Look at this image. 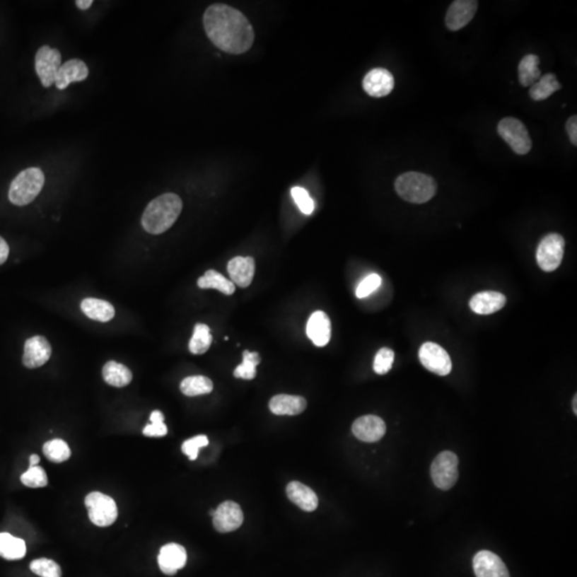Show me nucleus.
Wrapping results in <instances>:
<instances>
[{"label": "nucleus", "mask_w": 577, "mask_h": 577, "mask_svg": "<svg viewBox=\"0 0 577 577\" xmlns=\"http://www.w3.org/2000/svg\"><path fill=\"white\" fill-rule=\"evenodd\" d=\"M572 407H573V412H574L575 415H577V396H576V395H575L574 399H573Z\"/></svg>", "instance_id": "obj_45"}, {"label": "nucleus", "mask_w": 577, "mask_h": 577, "mask_svg": "<svg viewBox=\"0 0 577 577\" xmlns=\"http://www.w3.org/2000/svg\"><path fill=\"white\" fill-rule=\"evenodd\" d=\"M103 378L110 386L124 387L133 380V373L122 363L108 361L103 368Z\"/></svg>", "instance_id": "obj_26"}, {"label": "nucleus", "mask_w": 577, "mask_h": 577, "mask_svg": "<svg viewBox=\"0 0 577 577\" xmlns=\"http://www.w3.org/2000/svg\"><path fill=\"white\" fill-rule=\"evenodd\" d=\"M286 495L292 503L306 512L315 511L319 505L317 494L309 486L298 481H292L291 484H288Z\"/></svg>", "instance_id": "obj_22"}, {"label": "nucleus", "mask_w": 577, "mask_h": 577, "mask_svg": "<svg viewBox=\"0 0 577 577\" xmlns=\"http://www.w3.org/2000/svg\"><path fill=\"white\" fill-rule=\"evenodd\" d=\"M89 75V69L85 62L79 59H71L60 66L56 75L55 83L58 90H64L71 83L83 81Z\"/></svg>", "instance_id": "obj_20"}, {"label": "nucleus", "mask_w": 577, "mask_h": 577, "mask_svg": "<svg viewBox=\"0 0 577 577\" xmlns=\"http://www.w3.org/2000/svg\"><path fill=\"white\" fill-rule=\"evenodd\" d=\"M181 392L187 397L202 396L212 392L213 382L204 375L188 376L182 380Z\"/></svg>", "instance_id": "obj_30"}, {"label": "nucleus", "mask_w": 577, "mask_h": 577, "mask_svg": "<svg viewBox=\"0 0 577 577\" xmlns=\"http://www.w3.org/2000/svg\"><path fill=\"white\" fill-rule=\"evenodd\" d=\"M52 346L45 337H31L25 342L23 363L29 369L42 367L51 359Z\"/></svg>", "instance_id": "obj_13"}, {"label": "nucleus", "mask_w": 577, "mask_h": 577, "mask_svg": "<svg viewBox=\"0 0 577 577\" xmlns=\"http://www.w3.org/2000/svg\"><path fill=\"white\" fill-rule=\"evenodd\" d=\"M476 0H457L451 4L446 14V26L449 30L457 31L464 28L474 18L478 9Z\"/></svg>", "instance_id": "obj_16"}, {"label": "nucleus", "mask_w": 577, "mask_h": 577, "mask_svg": "<svg viewBox=\"0 0 577 577\" xmlns=\"http://www.w3.org/2000/svg\"><path fill=\"white\" fill-rule=\"evenodd\" d=\"M459 459L451 451H443L433 461L431 465V476L433 482L438 489L448 491L457 484L459 478Z\"/></svg>", "instance_id": "obj_6"}, {"label": "nucleus", "mask_w": 577, "mask_h": 577, "mask_svg": "<svg viewBox=\"0 0 577 577\" xmlns=\"http://www.w3.org/2000/svg\"><path fill=\"white\" fill-rule=\"evenodd\" d=\"M40 463V457L37 455H31L30 457H29V467H33V466H37Z\"/></svg>", "instance_id": "obj_44"}, {"label": "nucleus", "mask_w": 577, "mask_h": 577, "mask_svg": "<svg viewBox=\"0 0 577 577\" xmlns=\"http://www.w3.org/2000/svg\"><path fill=\"white\" fill-rule=\"evenodd\" d=\"M291 195L294 202L304 214H313V210H315V202L309 196L308 192L305 188L296 186L291 190Z\"/></svg>", "instance_id": "obj_38"}, {"label": "nucleus", "mask_w": 577, "mask_h": 577, "mask_svg": "<svg viewBox=\"0 0 577 577\" xmlns=\"http://www.w3.org/2000/svg\"><path fill=\"white\" fill-rule=\"evenodd\" d=\"M85 505L88 509L90 520L96 526H110L118 518L116 501L103 493H90L86 497Z\"/></svg>", "instance_id": "obj_5"}, {"label": "nucleus", "mask_w": 577, "mask_h": 577, "mask_svg": "<svg viewBox=\"0 0 577 577\" xmlns=\"http://www.w3.org/2000/svg\"><path fill=\"white\" fill-rule=\"evenodd\" d=\"M92 4H93L92 0H76V1H75V5H76L81 10L89 9V8L91 7Z\"/></svg>", "instance_id": "obj_43"}, {"label": "nucleus", "mask_w": 577, "mask_h": 577, "mask_svg": "<svg viewBox=\"0 0 577 577\" xmlns=\"http://www.w3.org/2000/svg\"><path fill=\"white\" fill-rule=\"evenodd\" d=\"M62 66V54L56 48L42 46L35 55V72L45 88L55 83L56 75Z\"/></svg>", "instance_id": "obj_9"}, {"label": "nucleus", "mask_w": 577, "mask_h": 577, "mask_svg": "<svg viewBox=\"0 0 577 577\" xmlns=\"http://www.w3.org/2000/svg\"><path fill=\"white\" fill-rule=\"evenodd\" d=\"M507 298L496 291H484L477 293L470 301V307L477 315H492L505 307Z\"/></svg>", "instance_id": "obj_21"}, {"label": "nucleus", "mask_w": 577, "mask_h": 577, "mask_svg": "<svg viewBox=\"0 0 577 577\" xmlns=\"http://www.w3.org/2000/svg\"><path fill=\"white\" fill-rule=\"evenodd\" d=\"M419 359L426 369L440 376L448 375L453 369V363L447 351L434 342L422 344Z\"/></svg>", "instance_id": "obj_10"}, {"label": "nucleus", "mask_w": 577, "mask_h": 577, "mask_svg": "<svg viewBox=\"0 0 577 577\" xmlns=\"http://www.w3.org/2000/svg\"><path fill=\"white\" fill-rule=\"evenodd\" d=\"M260 361L261 357L259 353L244 351L243 363L235 368L233 372L234 376L238 378H244V380H252L256 378V368Z\"/></svg>", "instance_id": "obj_32"}, {"label": "nucleus", "mask_w": 577, "mask_h": 577, "mask_svg": "<svg viewBox=\"0 0 577 577\" xmlns=\"http://www.w3.org/2000/svg\"><path fill=\"white\" fill-rule=\"evenodd\" d=\"M212 334L210 328L206 324L198 323L194 330L192 339L190 342V353L195 355L204 354L212 344Z\"/></svg>", "instance_id": "obj_31"}, {"label": "nucleus", "mask_w": 577, "mask_h": 577, "mask_svg": "<svg viewBox=\"0 0 577 577\" xmlns=\"http://www.w3.org/2000/svg\"><path fill=\"white\" fill-rule=\"evenodd\" d=\"M540 59L534 54L525 56L518 64V81L523 87H532L540 79Z\"/></svg>", "instance_id": "obj_25"}, {"label": "nucleus", "mask_w": 577, "mask_h": 577, "mask_svg": "<svg viewBox=\"0 0 577 577\" xmlns=\"http://www.w3.org/2000/svg\"><path fill=\"white\" fill-rule=\"evenodd\" d=\"M243 511L234 501H223L213 515V524L219 532H234L243 524Z\"/></svg>", "instance_id": "obj_11"}, {"label": "nucleus", "mask_w": 577, "mask_h": 577, "mask_svg": "<svg viewBox=\"0 0 577 577\" xmlns=\"http://www.w3.org/2000/svg\"><path fill=\"white\" fill-rule=\"evenodd\" d=\"M309 339L317 346H325L332 336V323L323 311H315L311 315L306 328Z\"/></svg>", "instance_id": "obj_19"}, {"label": "nucleus", "mask_w": 577, "mask_h": 577, "mask_svg": "<svg viewBox=\"0 0 577 577\" xmlns=\"http://www.w3.org/2000/svg\"><path fill=\"white\" fill-rule=\"evenodd\" d=\"M395 361L394 351L388 348H382L376 353L374 359L373 370L380 375L388 373L392 370Z\"/></svg>", "instance_id": "obj_36"}, {"label": "nucleus", "mask_w": 577, "mask_h": 577, "mask_svg": "<svg viewBox=\"0 0 577 577\" xmlns=\"http://www.w3.org/2000/svg\"><path fill=\"white\" fill-rule=\"evenodd\" d=\"M21 481L27 488L33 489L44 488L48 484L47 474L39 465L29 467V470L21 476Z\"/></svg>", "instance_id": "obj_35"}, {"label": "nucleus", "mask_w": 577, "mask_h": 577, "mask_svg": "<svg viewBox=\"0 0 577 577\" xmlns=\"http://www.w3.org/2000/svg\"><path fill=\"white\" fill-rule=\"evenodd\" d=\"M198 286L200 288H216L225 296H232L235 292V286L231 280L223 277L221 273L209 269L202 277L198 279Z\"/></svg>", "instance_id": "obj_28"}, {"label": "nucleus", "mask_w": 577, "mask_h": 577, "mask_svg": "<svg viewBox=\"0 0 577 577\" xmlns=\"http://www.w3.org/2000/svg\"><path fill=\"white\" fill-rule=\"evenodd\" d=\"M209 440L206 436H198L196 438L186 441L182 445V451L190 457L192 461H195L198 457V451L202 447L208 446Z\"/></svg>", "instance_id": "obj_40"}, {"label": "nucleus", "mask_w": 577, "mask_h": 577, "mask_svg": "<svg viewBox=\"0 0 577 577\" xmlns=\"http://www.w3.org/2000/svg\"><path fill=\"white\" fill-rule=\"evenodd\" d=\"M566 127L569 137H570L571 144L573 146H577V117H570L569 120L566 121Z\"/></svg>", "instance_id": "obj_41"}, {"label": "nucleus", "mask_w": 577, "mask_h": 577, "mask_svg": "<svg viewBox=\"0 0 577 577\" xmlns=\"http://www.w3.org/2000/svg\"><path fill=\"white\" fill-rule=\"evenodd\" d=\"M204 26L210 41L226 53L240 55L254 44L255 31L250 21L230 6H210L204 12Z\"/></svg>", "instance_id": "obj_1"}, {"label": "nucleus", "mask_w": 577, "mask_h": 577, "mask_svg": "<svg viewBox=\"0 0 577 577\" xmlns=\"http://www.w3.org/2000/svg\"><path fill=\"white\" fill-rule=\"evenodd\" d=\"M9 245H8L7 242L0 236V265L4 264V263L7 261L8 257H9Z\"/></svg>", "instance_id": "obj_42"}, {"label": "nucleus", "mask_w": 577, "mask_h": 577, "mask_svg": "<svg viewBox=\"0 0 577 577\" xmlns=\"http://www.w3.org/2000/svg\"><path fill=\"white\" fill-rule=\"evenodd\" d=\"M44 183L45 175L41 169L37 167L25 169L10 185V202L18 206L31 204L39 196Z\"/></svg>", "instance_id": "obj_4"}, {"label": "nucleus", "mask_w": 577, "mask_h": 577, "mask_svg": "<svg viewBox=\"0 0 577 577\" xmlns=\"http://www.w3.org/2000/svg\"><path fill=\"white\" fill-rule=\"evenodd\" d=\"M306 407V399L300 396L277 395L269 401V409L275 415H298L303 413Z\"/></svg>", "instance_id": "obj_23"}, {"label": "nucleus", "mask_w": 577, "mask_h": 577, "mask_svg": "<svg viewBox=\"0 0 577 577\" xmlns=\"http://www.w3.org/2000/svg\"><path fill=\"white\" fill-rule=\"evenodd\" d=\"M561 89V85L556 78L555 75L549 73L544 76L540 77L537 83L530 87L529 95L534 101H544L549 99L552 94Z\"/></svg>", "instance_id": "obj_29"}, {"label": "nucleus", "mask_w": 577, "mask_h": 577, "mask_svg": "<svg viewBox=\"0 0 577 577\" xmlns=\"http://www.w3.org/2000/svg\"><path fill=\"white\" fill-rule=\"evenodd\" d=\"M30 570L41 577H62V575L59 564L47 558L33 560L30 564Z\"/></svg>", "instance_id": "obj_34"}, {"label": "nucleus", "mask_w": 577, "mask_h": 577, "mask_svg": "<svg viewBox=\"0 0 577 577\" xmlns=\"http://www.w3.org/2000/svg\"><path fill=\"white\" fill-rule=\"evenodd\" d=\"M382 284V278L378 274H370L365 278L356 288V296L359 298H365L373 293Z\"/></svg>", "instance_id": "obj_39"}, {"label": "nucleus", "mask_w": 577, "mask_h": 577, "mask_svg": "<svg viewBox=\"0 0 577 577\" xmlns=\"http://www.w3.org/2000/svg\"><path fill=\"white\" fill-rule=\"evenodd\" d=\"M182 209L181 198L177 194L167 192L148 204L142 215V227L151 234L164 233L177 221Z\"/></svg>", "instance_id": "obj_2"}, {"label": "nucleus", "mask_w": 577, "mask_h": 577, "mask_svg": "<svg viewBox=\"0 0 577 577\" xmlns=\"http://www.w3.org/2000/svg\"><path fill=\"white\" fill-rule=\"evenodd\" d=\"M564 238L558 233H549L537 248V263L544 272H554L561 264L564 255Z\"/></svg>", "instance_id": "obj_8"}, {"label": "nucleus", "mask_w": 577, "mask_h": 577, "mask_svg": "<svg viewBox=\"0 0 577 577\" xmlns=\"http://www.w3.org/2000/svg\"><path fill=\"white\" fill-rule=\"evenodd\" d=\"M497 131L516 154L524 156L532 150V138L529 136L528 129L518 119L512 117L503 119L499 123Z\"/></svg>", "instance_id": "obj_7"}, {"label": "nucleus", "mask_w": 577, "mask_h": 577, "mask_svg": "<svg viewBox=\"0 0 577 577\" xmlns=\"http://www.w3.org/2000/svg\"><path fill=\"white\" fill-rule=\"evenodd\" d=\"M227 269L234 286L247 288L254 279L256 263L252 257H235L229 261Z\"/></svg>", "instance_id": "obj_17"}, {"label": "nucleus", "mask_w": 577, "mask_h": 577, "mask_svg": "<svg viewBox=\"0 0 577 577\" xmlns=\"http://www.w3.org/2000/svg\"><path fill=\"white\" fill-rule=\"evenodd\" d=\"M43 453L54 463H62L71 457V449L64 441L53 440L46 442L43 446Z\"/></svg>", "instance_id": "obj_33"}, {"label": "nucleus", "mask_w": 577, "mask_h": 577, "mask_svg": "<svg viewBox=\"0 0 577 577\" xmlns=\"http://www.w3.org/2000/svg\"><path fill=\"white\" fill-rule=\"evenodd\" d=\"M366 93L372 98H383L394 90V75L386 69L376 68L369 71L363 81Z\"/></svg>", "instance_id": "obj_14"}, {"label": "nucleus", "mask_w": 577, "mask_h": 577, "mask_svg": "<svg viewBox=\"0 0 577 577\" xmlns=\"http://www.w3.org/2000/svg\"><path fill=\"white\" fill-rule=\"evenodd\" d=\"M397 194L405 202L421 204L430 202L438 192V184L431 175L420 173H405L395 182Z\"/></svg>", "instance_id": "obj_3"}, {"label": "nucleus", "mask_w": 577, "mask_h": 577, "mask_svg": "<svg viewBox=\"0 0 577 577\" xmlns=\"http://www.w3.org/2000/svg\"><path fill=\"white\" fill-rule=\"evenodd\" d=\"M355 438L361 442H378L386 433V424L378 416L367 415L357 418L352 426Z\"/></svg>", "instance_id": "obj_15"}, {"label": "nucleus", "mask_w": 577, "mask_h": 577, "mask_svg": "<svg viewBox=\"0 0 577 577\" xmlns=\"http://www.w3.org/2000/svg\"><path fill=\"white\" fill-rule=\"evenodd\" d=\"M477 577H510L505 562L496 554L490 551H480L472 560Z\"/></svg>", "instance_id": "obj_12"}, {"label": "nucleus", "mask_w": 577, "mask_h": 577, "mask_svg": "<svg viewBox=\"0 0 577 577\" xmlns=\"http://www.w3.org/2000/svg\"><path fill=\"white\" fill-rule=\"evenodd\" d=\"M151 424L144 429V434L150 438H162L168 432L166 424H164V415L162 412L154 411L150 416Z\"/></svg>", "instance_id": "obj_37"}, {"label": "nucleus", "mask_w": 577, "mask_h": 577, "mask_svg": "<svg viewBox=\"0 0 577 577\" xmlns=\"http://www.w3.org/2000/svg\"><path fill=\"white\" fill-rule=\"evenodd\" d=\"M81 308L88 317L95 321L108 322L115 317L114 306L99 298H85L81 302Z\"/></svg>", "instance_id": "obj_24"}, {"label": "nucleus", "mask_w": 577, "mask_h": 577, "mask_svg": "<svg viewBox=\"0 0 577 577\" xmlns=\"http://www.w3.org/2000/svg\"><path fill=\"white\" fill-rule=\"evenodd\" d=\"M26 555L25 541L12 535L0 534V556L7 560L22 559Z\"/></svg>", "instance_id": "obj_27"}, {"label": "nucleus", "mask_w": 577, "mask_h": 577, "mask_svg": "<svg viewBox=\"0 0 577 577\" xmlns=\"http://www.w3.org/2000/svg\"><path fill=\"white\" fill-rule=\"evenodd\" d=\"M158 560V566L164 574L175 575L180 569L185 566L187 554L182 545L169 543L161 549Z\"/></svg>", "instance_id": "obj_18"}]
</instances>
